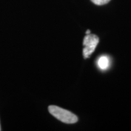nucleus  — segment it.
Masks as SVG:
<instances>
[{"label": "nucleus", "instance_id": "nucleus-1", "mask_svg": "<svg viewBox=\"0 0 131 131\" xmlns=\"http://www.w3.org/2000/svg\"><path fill=\"white\" fill-rule=\"evenodd\" d=\"M49 112L58 120L67 124H73L78 122V117L70 112V111L64 109L58 106L51 105L48 107Z\"/></svg>", "mask_w": 131, "mask_h": 131}, {"label": "nucleus", "instance_id": "nucleus-5", "mask_svg": "<svg viewBox=\"0 0 131 131\" xmlns=\"http://www.w3.org/2000/svg\"><path fill=\"white\" fill-rule=\"evenodd\" d=\"M86 34H91V31H90V30H87Z\"/></svg>", "mask_w": 131, "mask_h": 131}, {"label": "nucleus", "instance_id": "nucleus-4", "mask_svg": "<svg viewBox=\"0 0 131 131\" xmlns=\"http://www.w3.org/2000/svg\"><path fill=\"white\" fill-rule=\"evenodd\" d=\"M94 4L98 6H102V5L107 4L111 0H91Z\"/></svg>", "mask_w": 131, "mask_h": 131}, {"label": "nucleus", "instance_id": "nucleus-3", "mask_svg": "<svg viewBox=\"0 0 131 131\" xmlns=\"http://www.w3.org/2000/svg\"><path fill=\"white\" fill-rule=\"evenodd\" d=\"M111 64V60L107 55L100 57L97 60L98 68L101 70H106L109 69Z\"/></svg>", "mask_w": 131, "mask_h": 131}, {"label": "nucleus", "instance_id": "nucleus-6", "mask_svg": "<svg viewBox=\"0 0 131 131\" xmlns=\"http://www.w3.org/2000/svg\"><path fill=\"white\" fill-rule=\"evenodd\" d=\"M1 130V125H0V131Z\"/></svg>", "mask_w": 131, "mask_h": 131}, {"label": "nucleus", "instance_id": "nucleus-2", "mask_svg": "<svg viewBox=\"0 0 131 131\" xmlns=\"http://www.w3.org/2000/svg\"><path fill=\"white\" fill-rule=\"evenodd\" d=\"M99 42V38L96 35L94 34H86L83 40V56L84 58H88L91 56V54L94 52L96 47Z\"/></svg>", "mask_w": 131, "mask_h": 131}]
</instances>
